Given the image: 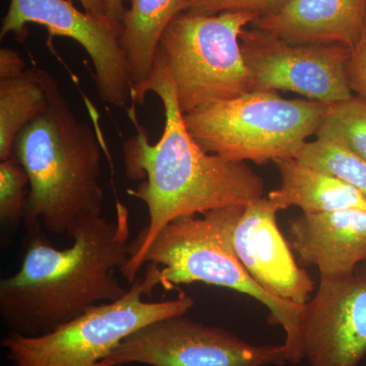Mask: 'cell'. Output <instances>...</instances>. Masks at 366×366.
<instances>
[{
	"label": "cell",
	"instance_id": "cell-20",
	"mask_svg": "<svg viewBox=\"0 0 366 366\" xmlns=\"http://www.w3.org/2000/svg\"><path fill=\"white\" fill-rule=\"evenodd\" d=\"M28 174L16 158L0 162V220L4 227H16L26 208Z\"/></svg>",
	"mask_w": 366,
	"mask_h": 366
},
{
	"label": "cell",
	"instance_id": "cell-14",
	"mask_svg": "<svg viewBox=\"0 0 366 366\" xmlns=\"http://www.w3.org/2000/svg\"><path fill=\"white\" fill-rule=\"evenodd\" d=\"M365 18L366 0H285L250 26L288 42L352 49Z\"/></svg>",
	"mask_w": 366,
	"mask_h": 366
},
{
	"label": "cell",
	"instance_id": "cell-7",
	"mask_svg": "<svg viewBox=\"0 0 366 366\" xmlns=\"http://www.w3.org/2000/svg\"><path fill=\"white\" fill-rule=\"evenodd\" d=\"M259 14L182 11L164 31L157 53L169 69L183 114L254 92L240 36Z\"/></svg>",
	"mask_w": 366,
	"mask_h": 366
},
{
	"label": "cell",
	"instance_id": "cell-8",
	"mask_svg": "<svg viewBox=\"0 0 366 366\" xmlns=\"http://www.w3.org/2000/svg\"><path fill=\"white\" fill-rule=\"evenodd\" d=\"M288 362L282 345H254L222 327L175 315L129 335L108 358L112 366H269Z\"/></svg>",
	"mask_w": 366,
	"mask_h": 366
},
{
	"label": "cell",
	"instance_id": "cell-18",
	"mask_svg": "<svg viewBox=\"0 0 366 366\" xmlns=\"http://www.w3.org/2000/svg\"><path fill=\"white\" fill-rule=\"evenodd\" d=\"M295 159L338 178L366 197V161L342 144L317 137L303 144Z\"/></svg>",
	"mask_w": 366,
	"mask_h": 366
},
{
	"label": "cell",
	"instance_id": "cell-10",
	"mask_svg": "<svg viewBox=\"0 0 366 366\" xmlns=\"http://www.w3.org/2000/svg\"><path fill=\"white\" fill-rule=\"evenodd\" d=\"M254 91H290L325 104L354 94L347 79L351 49L340 44H303L245 28L240 36Z\"/></svg>",
	"mask_w": 366,
	"mask_h": 366
},
{
	"label": "cell",
	"instance_id": "cell-16",
	"mask_svg": "<svg viewBox=\"0 0 366 366\" xmlns=\"http://www.w3.org/2000/svg\"><path fill=\"white\" fill-rule=\"evenodd\" d=\"M124 1L129 7L122 19L120 43L137 89L150 76L161 37L173 19L182 13L183 0Z\"/></svg>",
	"mask_w": 366,
	"mask_h": 366
},
{
	"label": "cell",
	"instance_id": "cell-17",
	"mask_svg": "<svg viewBox=\"0 0 366 366\" xmlns=\"http://www.w3.org/2000/svg\"><path fill=\"white\" fill-rule=\"evenodd\" d=\"M48 74L33 67L16 78L0 79V161L13 157L21 129L49 107Z\"/></svg>",
	"mask_w": 366,
	"mask_h": 366
},
{
	"label": "cell",
	"instance_id": "cell-11",
	"mask_svg": "<svg viewBox=\"0 0 366 366\" xmlns=\"http://www.w3.org/2000/svg\"><path fill=\"white\" fill-rule=\"evenodd\" d=\"M303 355L310 366H358L366 356V279L320 280L301 317Z\"/></svg>",
	"mask_w": 366,
	"mask_h": 366
},
{
	"label": "cell",
	"instance_id": "cell-19",
	"mask_svg": "<svg viewBox=\"0 0 366 366\" xmlns=\"http://www.w3.org/2000/svg\"><path fill=\"white\" fill-rule=\"evenodd\" d=\"M315 137L336 142L366 161V99L353 95L327 104Z\"/></svg>",
	"mask_w": 366,
	"mask_h": 366
},
{
	"label": "cell",
	"instance_id": "cell-2",
	"mask_svg": "<svg viewBox=\"0 0 366 366\" xmlns=\"http://www.w3.org/2000/svg\"><path fill=\"white\" fill-rule=\"evenodd\" d=\"M115 209V220H81L69 249L52 247L42 230L33 233L20 269L0 282V315L11 332L47 334L125 295L114 272L129 259V213L118 199Z\"/></svg>",
	"mask_w": 366,
	"mask_h": 366
},
{
	"label": "cell",
	"instance_id": "cell-5",
	"mask_svg": "<svg viewBox=\"0 0 366 366\" xmlns=\"http://www.w3.org/2000/svg\"><path fill=\"white\" fill-rule=\"evenodd\" d=\"M327 107L319 101L254 91L204 106L183 119L204 151L229 161L264 164L295 158L307 137L317 134Z\"/></svg>",
	"mask_w": 366,
	"mask_h": 366
},
{
	"label": "cell",
	"instance_id": "cell-6",
	"mask_svg": "<svg viewBox=\"0 0 366 366\" xmlns=\"http://www.w3.org/2000/svg\"><path fill=\"white\" fill-rule=\"evenodd\" d=\"M157 286L159 267L151 262L144 278H137L120 300L91 308L40 336L9 331L1 346L16 366H112L110 354L129 335L157 320L187 315L194 307L184 293L169 300H144Z\"/></svg>",
	"mask_w": 366,
	"mask_h": 366
},
{
	"label": "cell",
	"instance_id": "cell-22",
	"mask_svg": "<svg viewBox=\"0 0 366 366\" xmlns=\"http://www.w3.org/2000/svg\"><path fill=\"white\" fill-rule=\"evenodd\" d=\"M346 74L354 95L366 99V18L360 39L351 49Z\"/></svg>",
	"mask_w": 366,
	"mask_h": 366
},
{
	"label": "cell",
	"instance_id": "cell-24",
	"mask_svg": "<svg viewBox=\"0 0 366 366\" xmlns=\"http://www.w3.org/2000/svg\"><path fill=\"white\" fill-rule=\"evenodd\" d=\"M104 1L110 20L113 23L122 25L125 9H127V7L124 6V0H104Z\"/></svg>",
	"mask_w": 366,
	"mask_h": 366
},
{
	"label": "cell",
	"instance_id": "cell-15",
	"mask_svg": "<svg viewBox=\"0 0 366 366\" xmlns=\"http://www.w3.org/2000/svg\"><path fill=\"white\" fill-rule=\"evenodd\" d=\"M280 173L278 189L268 199L279 211L298 207L302 213H327L346 209L366 211V197L351 185L295 158L274 161Z\"/></svg>",
	"mask_w": 366,
	"mask_h": 366
},
{
	"label": "cell",
	"instance_id": "cell-1",
	"mask_svg": "<svg viewBox=\"0 0 366 366\" xmlns=\"http://www.w3.org/2000/svg\"><path fill=\"white\" fill-rule=\"evenodd\" d=\"M149 93L162 102L165 124L161 139L150 144L139 124L136 106L127 112L137 134L122 147L125 175L144 180L127 194L143 202L149 223L129 244V259L120 272L134 283L144 257L159 233L178 218L214 209L244 207L264 197V183L245 162L226 160L204 151L190 136L175 93L169 69L159 53L146 83L134 91V104H144Z\"/></svg>",
	"mask_w": 366,
	"mask_h": 366
},
{
	"label": "cell",
	"instance_id": "cell-23",
	"mask_svg": "<svg viewBox=\"0 0 366 366\" xmlns=\"http://www.w3.org/2000/svg\"><path fill=\"white\" fill-rule=\"evenodd\" d=\"M25 71V61L16 50L0 49V79L16 78Z\"/></svg>",
	"mask_w": 366,
	"mask_h": 366
},
{
	"label": "cell",
	"instance_id": "cell-25",
	"mask_svg": "<svg viewBox=\"0 0 366 366\" xmlns=\"http://www.w3.org/2000/svg\"><path fill=\"white\" fill-rule=\"evenodd\" d=\"M78 1L84 7L86 13L98 18L109 19L104 0H78Z\"/></svg>",
	"mask_w": 366,
	"mask_h": 366
},
{
	"label": "cell",
	"instance_id": "cell-21",
	"mask_svg": "<svg viewBox=\"0 0 366 366\" xmlns=\"http://www.w3.org/2000/svg\"><path fill=\"white\" fill-rule=\"evenodd\" d=\"M284 1L285 0H183L182 11L202 14L254 11L261 16Z\"/></svg>",
	"mask_w": 366,
	"mask_h": 366
},
{
	"label": "cell",
	"instance_id": "cell-4",
	"mask_svg": "<svg viewBox=\"0 0 366 366\" xmlns=\"http://www.w3.org/2000/svg\"><path fill=\"white\" fill-rule=\"evenodd\" d=\"M245 208V207H244ZM243 207L214 209L202 216H187L168 224L144 257V264L159 267L160 286L202 282L237 291L259 301L269 310V320L285 332L288 362L303 360L301 317L305 305L280 300L259 286L236 254L233 231Z\"/></svg>",
	"mask_w": 366,
	"mask_h": 366
},
{
	"label": "cell",
	"instance_id": "cell-3",
	"mask_svg": "<svg viewBox=\"0 0 366 366\" xmlns=\"http://www.w3.org/2000/svg\"><path fill=\"white\" fill-rule=\"evenodd\" d=\"M47 86L49 107L21 129L13 157L30 180L24 217L29 232L43 228L71 236L84 219L102 216V152L97 134L76 118L50 74Z\"/></svg>",
	"mask_w": 366,
	"mask_h": 366
},
{
	"label": "cell",
	"instance_id": "cell-12",
	"mask_svg": "<svg viewBox=\"0 0 366 366\" xmlns=\"http://www.w3.org/2000/svg\"><path fill=\"white\" fill-rule=\"evenodd\" d=\"M279 209L268 197L243 209L233 231L236 254L261 287L280 300L305 305L315 283L295 261L277 224Z\"/></svg>",
	"mask_w": 366,
	"mask_h": 366
},
{
	"label": "cell",
	"instance_id": "cell-13",
	"mask_svg": "<svg viewBox=\"0 0 366 366\" xmlns=\"http://www.w3.org/2000/svg\"><path fill=\"white\" fill-rule=\"evenodd\" d=\"M289 239L302 266L319 269L320 280L347 278L366 262V211L302 213L289 222Z\"/></svg>",
	"mask_w": 366,
	"mask_h": 366
},
{
	"label": "cell",
	"instance_id": "cell-26",
	"mask_svg": "<svg viewBox=\"0 0 366 366\" xmlns=\"http://www.w3.org/2000/svg\"><path fill=\"white\" fill-rule=\"evenodd\" d=\"M355 274H358V276L363 277V278L366 279V264H365V266L361 267L360 272H358V273H355Z\"/></svg>",
	"mask_w": 366,
	"mask_h": 366
},
{
	"label": "cell",
	"instance_id": "cell-9",
	"mask_svg": "<svg viewBox=\"0 0 366 366\" xmlns=\"http://www.w3.org/2000/svg\"><path fill=\"white\" fill-rule=\"evenodd\" d=\"M28 24L45 26L51 38L59 36L79 43L93 64L100 98L117 108L132 107L134 84L120 43L122 25L83 13L71 0H11L2 19L0 39L14 34L23 41Z\"/></svg>",
	"mask_w": 366,
	"mask_h": 366
}]
</instances>
